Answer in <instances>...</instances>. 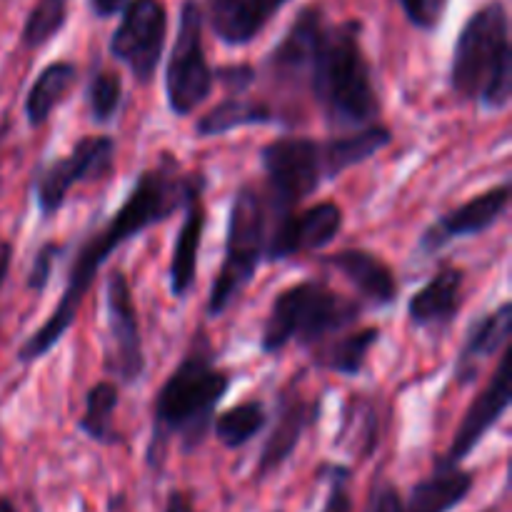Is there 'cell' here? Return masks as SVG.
<instances>
[{
    "label": "cell",
    "mask_w": 512,
    "mask_h": 512,
    "mask_svg": "<svg viewBox=\"0 0 512 512\" xmlns=\"http://www.w3.org/2000/svg\"><path fill=\"white\" fill-rule=\"evenodd\" d=\"M168 38V13L160 0H128L118 28L110 35V55L133 73L140 85L155 78Z\"/></svg>",
    "instance_id": "10"
},
{
    "label": "cell",
    "mask_w": 512,
    "mask_h": 512,
    "mask_svg": "<svg viewBox=\"0 0 512 512\" xmlns=\"http://www.w3.org/2000/svg\"><path fill=\"white\" fill-rule=\"evenodd\" d=\"M185 218L180 223L178 238H175L173 255H170V293L173 298L185 300L193 290L195 278H198V258L200 245H203L205 235V208L203 195L190 200L183 208Z\"/></svg>",
    "instance_id": "19"
},
{
    "label": "cell",
    "mask_w": 512,
    "mask_h": 512,
    "mask_svg": "<svg viewBox=\"0 0 512 512\" xmlns=\"http://www.w3.org/2000/svg\"><path fill=\"white\" fill-rule=\"evenodd\" d=\"M343 230V210L333 200H323L305 210L273 220L268 228V245H265V260L280 263V260L295 258V255L315 253L333 243Z\"/></svg>",
    "instance_id": "13"
},
{
    "label": "cell",
    "mask_w": 512,
    "mask_h": 512,
    "mask_svg": "<svg viewBox=\"0 0 512 512\" xmlns=\"http://www.w3.org/2000/svg\"><path fill=\"white\" fill-rule=\"evenodd\" d=\"M60 253H63V245L53 243V240L40 245L33 258V268L28 273V288L33 293H45V288L50 285V278H53L55 260L60 258Z\"/></svg>",
    "instance_id": "31"
},
{
    "label": "cell",
    "mask_w": 512,
    "mask_h": 512,
    "mask_svg": "<svg viewBox=\"0 0 512 512\" xmlns=\"http://www.w3.org/2000/svg\"><path fill=\"white\" fill-rule=\"evenodd\" d=\"M260 165H263L265 185H268V213L273 220L295 213L305 198L328 180V165H325L323 140L298 138L285 135L273 140L260 150Z\"/></svg>",
    "instance_id": "7"
},
{
    "label": "cell",
    "mask_w": 512,
    "mask_h": 512,
    "mask_svg": "<svg viewBox=\"0 0 512 512\" xmlns=\"http://www.w3.org/2000/svg\"><path fill=\"white\" fill-rule=\"evenodd\" d=\"M365 512H405V503L393 483L380 480V483H375V488L370 490L368 510Z\"/></svg>",
    "instance_id": "34"
},
{
    "label": "cell",
    "mask_w": 512,
    "mask_h": 512,
    "mask_svg": "<svg viewBox=\"0 0 512 512\" xmlns=\"http://www.w3.org/2000/svg\"><path fill=\"white\" fill-rule=\"evenodd\" d=\"M465 273L455 265H443L408 303V318L415 328H448L463 308Z\"/></svg>",
    "instance_id": "16"
},
{
    "label": "cell",
    "mask_w": 512,
    "mask_h": 512,
    "mask_svg": "<svg viewBox=\"0 0 512 512\" xmlns=\"http://www.w3.org/2000/svg\"><path fill=\"white\" fill-rule=\"evenodd\" d=\"M273 18L265 0H208V23L225 45H245Z\"/></svg>",
    "instance_id": "20"
},
{
    "label": "cell",
    "mask_w": 512,
    "mask_h": 512,
    "mask_svg": "<svg viewBox=\"0 0 512 512\" xmlns=\"http://www.w3.org/2000/svg\"><path fill=\"white\" fill-rule=\"evenodd\" d=\"M268 208L253 185H240L233 195L225 230V250L218 278L208 295V318H220L245 288L253 283L268 245Z\"/></svg>",
    "instance_id": "6"
},
{
    "label": "cell",
    "mask_w": 512,
    "mask_h": 512,
    "mask_svg": "<svg viewBox=\"0 0 512 512\" xmlns=\"http://www.w3.org/2000/svg\"><path fill=\"white\" fill-rule=\"evenodd\" d=\"M213 80H220L225 88L233 90V95H240L253 85L255 70L250 65H225V68L213 70Z\"/></svg>",
    "instance_id": "35"
},
{
    "label": "cell",
    "mask_w": 512,
    "mask_h": 512,
    "mask_svg": "<svg viewBox=\"0 0 512 512\" xmlns=\"http://www.w3.org/2000/svg\"><path fill=\"white\" fill-rule=\"evenodd\" d=\"M105 313H108V348H105V373L133 385L145 373L143 333H140L138 308L133 290L123 270H113L105 283Z\"/></svg>",
    "instance_id": "11"
},
{
    "label": "cell",
    "mask_w": 512,
    "mask_h": 512,
    "mask_svg": "<svg viewBox=\"0 0 512 512\" xmlns=\"http://www.w3.org/2000/svg\"><path fill=\"white\" fill-rule=\"evenodd\" d=\"M10 263H13V245L8 240H0V288H3L5 278L10 273Z\"/></svg>",
    "instance_id": "38"
},
{
    "label": "cell",
    "mask_w": 512,
    "mask_h": 512,
    "mask_svg": "<svg viewBox=\"0 0 512 512\" xmlns=\"http://www.w3.org/2000/svg\"><path fill=\"white\" fill-rule=\"evenodd\" d=\"M323 263L328 268L338 270L375 308H390L398 300V280H395V273L388 268V263H383L378 255L368 253V250H338V253L328 255Z\"/></svg>",
    "instance_id": "18"
},
{
    "label": "cell",
    "mask_w": 512,
    "mask_h": 512,
    "mask_svg": "<svg viewBox=\"0 0 512 512\" xmlns=\"http://www.w3.org/2000/svg\"><path fill=\"white\" fill-rule=\"evenodd\" d=\"M510 205V183H500L495 188L485 190V193L475 195L468 203L458 205L455 210L445 213L435 225H430L423 235H420L418 253L433 255L443 250L458 238H475L483 235L500 223Z\"/></svg>",
    "instance_id": "15"
},
{
    "label": "cell",
    "mask_w": 512,
    "mask_h": 512,
    "mask_svg": "<svg viewBox=\"0 0 512 512\" xmlns=\"http://www.w3.org/2000/svg\"><path fill=\"white\" fill-rule=\"evenodd\" d=\"M65 23H68V0H38L25 18L20 40L30 50L43 48L65 28Z\"/></svg>",
    "instance_id": "29"
},
{
    "label": "cell",
    "mask_w": 512,
    "mask_h": 512,
    "mask_svg": "<svg viewBox=\"0 0 512 512\" xmlns=\"http://www.w3.org/2000/svg\"><path fill=\"white\" fill-rule=\"evenodd\" d=\"M288 3V0H265V5H268V10H270V15H275L278 13L280 8H283V5Z\"/></svg>",
    "instance_id": "39"
},
{
    "label": "cell",
    "mask_w": 512,
    "mask_h": 512,
    "mask_svg": "<svg viewBox=\"0 0 512 512\" xmlns=\"http://www.w3.org/2000/svg\"><path fill=\"white\" fill-rule=\"evenodd\" d=\"M85 105L95 123H110L123 105V80L115 70H95L85 85Z\"/></svg>",
    "instance_id": "30"
},
{
    "label": "cell",
    "mask_w": 512,
    "mask_h": 512,
    "mask_svg": "<svg viewBox=\"0 0 512 512\" xmlns=\"http://www.w3.org/2000/svg\"><path fill=\"white\" fill-rule=\"evenodd\" d=\"M113 165L115 140L110 135H83L68 155L50 160L35 175V205L40 218H55L75 185L105 178L113 173Z\"/></svg>",
    "instance_id": "9"
},
{
    "label": "cell",
    "mask_w": 512,
    "mask_h": 512,
    "mask_svg": "<svg viewBox=\"0 0 512 512\" xmlns=\"http://www.w3.org/2000/svg\"><path fill=\"white\" fill-rule=\"evenodd\" d=\"M512 335V303L505 300L493 313L475 320L468 330L463 348H460L458 363H455V380L460 385L473 383L475 375L480 373L490 358L503 353L510 345Z\"/></svg>",
    "instance_id": "17"
},
{
    "label": "cell",
    "mask_w": 512,
    "mask_h": 512,
    "mask_svg": "<svg viewBox=\"0 0 512 512\" xmlns=\"http://www.w3.org/2000/svg\"><path fill=\"white\" fill-rule=\"evenodd\" d=\"M268 418V408L260 400H245V403L233 405L225 413H220L213 420L210 433H215L218 443L225 445L228 450H240L263 433Z\"/></svg>",
    "instance_id": "27"
},
{
    "label": "cell",
    "mask_w": 512,
    "mask_h": 512,
    "mask_svg": "<svg viewBox=\"0 0 512 512\" xmlns=\"http://www.w3.org/2000/svg\"><path fill=\"white\" fill-rule=\"evenodd\" d=\"M213 68L203 48V10L198 0H183L175 35L165 68V98L170 113L185 118L213 93Z\"/></svg>",
    "instance_id": "8"
},
{
    "label": "cell",
    "mask_w": 512,
    "mask_h": 512,
    "mask_svg": "<svg viewBox=\"0 0 512 512\" xmlns=\"http://www.w3.org/2000/svg\"><path fill=\"white\" fill-rule=\"evenodd\" d=\"M450 85L460 98L493 113L510 105V18L503 3L483 5L463 25L450 63Z\"/></svg>",
    "instance_id": "4"
},
{
    "label": "cell",
    "mask_w": 512,
    "mask_h": 512,
    "mask_svg": "<svg viewBox=\"0 0 512 512\" xmlns=\"http://www.w3.org/2000/svg\"><path fill=\"white\" fill-rule=\"evenodd\" d=\"M512 350L510 345L500 353L498 368H495L493 378L485 385L483 393L473 400V405L465 413L463 423H460L458 433H455L450 448L435 460V468H460L465 458L483 443L485 435L500 423L505 413H508L512 403Z\"/></svg>",
    "instance_id": "12"
},
{
    "label": "cell",
    "mask_w": 512,
    "mask_h": 512,
    "mask_svg": "<svg viewBox=\"0 0 512 512\" xmlns=\"http://www.w3.org/2000/svg\"><path fill=\"white\" fill-rule=\"evenodd\" d=\"M378 340V328L350 330L348 335H340L333 343L323 345L315 355V365L335 375H343V378H358L368 363V353Z\"/></svg>",
    "instance_id": "25"
},
{
    "label": "cell",
    "mask_w": 512,
    "mask_h": 512,
    "mask_svg": "<svg viewBox=\"0 0 512 512\" xmlns=\"http://www.w3.org/2000/svg\"><path fill=\"white\" fill-rule=\"evenodd\" d=\"M475 475L463 468H435L433 475L413 485L405 512H450L470 495Z\"/></svg>",
    "instance_id": "21"
},
{
    "label": "cell",
    "mask_w": 512,
    "mask_h": 512,
    "mask_svg": "<svg viewBox=\"0 0 512 512\" xmlns=\"http://www.w3.org/2000/svg\"><path fill=\"white\" fill-rule=\"evenodd\" d=\"M273 123H278V115H275L273 108H268L265 103H258V100L230 95V98L213 105L203 118H198V123H195V135H198V138H220V135L230 133V130L248 128V125Z\"/></svg>",
    "instance_id": "23"
},
{
    "label": "cell",
    "mask_w": 512,
    "mask_h": 512,
    "mask_svg": "<svg viewBox=\"0 0 512 512\" xmlns=\"http://www.w3.org/2000/svg\"><path fill=\"white\" fill-rule=\"evenodd\" d=\"M338 445L355 450L360 458H368L370 453H375V448H378V415H375L373 403L368 398L355 395L353 400H348Z\"/></svg>",
    "instance_id": "28"
},
{
    "label": "cell",
    "mask_w": 512,
    "mask_h": 512,
    "mask_svg": "<svg viewBox=\"0 0 512 512\" xmlns=\"http://www.w3.org/2000/svg\"><path fill=\"white\" fill-rule=\"evenodd\" d=\"M75 78H78V70L68 60H55L40 70L25 95V118H28L30 128H40L48 123L53 110L63 103L68 90L75 85Z\"/></svg>",
    "instance_id": "24"
},
{
    "label": "cell",
    "mask_w": 512,
    "mask_h": 512,
    "mask_svg": "<svg viewBox=\"0 0 512 512\" xmlns=\"http://www.w3.org/2000/svg\"><path fill=\"white\" fill-rule=\"evenodd\" d=\"M358 300L345 298L320 280H303L275 295L260 333V350L278 355L290 343L323 345L360 320Z\"/></svg>",
    "instance_id": "5"
},
{
    "label": "cell",
    "mask_w": 512,
    "mask_h": 512,
    "mask_svg": "<svg viewBox=\"0 0 512 512\" xmlns=\"http://www.w3.org/2000/svg\"><path fill=\"white\" fill-rule=\"evenodd\" d=\"M320 413L318 400H310L300 393L298 383H290L288 388L280 390L278 400H275L273 425L268 430L263 450H260L258 468H255V478L265 480L273 475L275 470L283 468L293 453L298 450L300 440L315 425Z\"/></svg>",
    "instance_id": "14"
},
{
    "label": "cell",
    "mask_w": 512,
    "mask_h": 512,
    "mask_svg": "<svg viewBox=\"0 0 512 512\" xmlns=\"http://www.w3.org/2000/svg\"><path fill=\"white\" fill-rule=\"evenodd\" d=\"M165 512H195L193 500L183 493V490H173L168 495V503H165Z\"/></svg>",
    "instance_id": "37"
},
{
    "label": "cell",
    "mask_w": 512,
    "mask_h": 512,
    "mask_svg": "<svg viewBox=\"0 0 512 512\" xmlns=\"http://www.w3.org/2000/svg\"><path fill=\"white\" fill-rule=\"evenodd\" d=\"M115 410H118V388L110 380H100L85 395V408L78 418V430L98 445H118L123 438L113 425Z\"/></svg>",
    "instance_id": "26"
},
{
    "label": "cell",
    "mask_w": 512,
    "mask_h": 512,
    "mask_svg": "<svg viewBox=\"0 0 512 512\" xmlns=\"http://www.w3.org/2000/svg\"><path fill=\"white\" fill-rule=\"evenodd\" d=\"M125 3H128V0H90V8H93V13L98 15V18H110V15H115L118 10H123Z\"/></svg>",
    "instance_id": "36"
},
{
    "label": "cell",
    "mask_w": 512,
    "mask_h": 512,
    "mask_svg": "<svg viewBox=\"0 0 512 512\" xmlns=\"http://www.w3.org/2000/svg\"><path fill=\"white\" fill-rule=\"evenodd\" d=\"M410 23L420 30H435L443 20L448 0H398Z\"/></svg>",
    "instance_id": "32"
},
{
    "label": "cell",
    "mask_w": 512,
    "mask_h": 512,
    "mask_svg": "<svg viewBox=\"0 0 512 512\" xmlns=\"http://www.w3.org/2000/svg\"><path fill=\"white\" fill-rule=\"evenodd\" d=\"M0 512H18V510H15L13 500H8V498H0Z\"/></svg>",
    "instance_id": "40"
},
{
    "label": "cell",
    "mask_w": 512,
    "mask_h": 512,
    "mask_svg": "<svg viewBox=\"0 0 512 512\" xmlns=\"http://www.w3.org/2000/svg\"><path fill=\"white\" fill-rule=\"evenodd\" d=\"M390 143H393V133L385 125H368V128H360L355 133L343 135V138L323 140L328 180H335L345 170L365 163L373 155H378L380 150L388 148Z\"/></svg>",
    "instance_id": "22"
},
{
    "label": "cell",
    "mask_w": 512,
    "mask_h": 512,
    "mask_svg": "<svg viewBox=\"0 0 512 512\" xmlns=\"http://www.w3.org/2000/svg\"><path fill=\"white\" fill-rule=\"evenodd\" d=\"M278 83L305 85L335 128H368L380 115L373 68L358 20L328 23L320 8H303L265 60Z\"/></svg>",
    "instance_id": "1"
},
{
    "label": "cell",
    "mask_w": 512,
    "mask_h": 512,
    "mask_svg": "<svg viewBox=\"0 0 512 512\" xmlns=\"http://www.w3.org/2000/svg\"><path fill=\"white\" fill-rule=\"evenodd\" d=\"M230 375L215 363L203 330L190 340L188 350L175 365L155 395L153 433L148 443V465L163 468L173 440H178L185 455L198 450L213 430L215 410L228 395Z\"/></svg>",
    "instance_id": "3"
},
{
    "label": "cell",
    "mask_w": 512,
    "mask_h": 512,
    "mask_svg": "<svg viewBox=\"0 0 512 512\" xmlns=\"http://www.w3.org/2000/svg\"><path fill=\"white\" fill-rule=\"evenodd\" d=\"M348 478L350 473L345 468H338V465L330 468V490L320 512H353V498H350Z\"/></svg>",
    "instance_id": "33"
},
{
    "label": "cell",
    "mask_w": 512,
    "mask_h": 512,
    "mask_svg": "<svg viewBox=\"0 0 512 512\" xmlns=\"http://www.w3.org/2000/svg\"><path fill=\"white\" fill-rule=\"evenodd\" d=\"M205 188H208V180L203 175L185 173L178 160L170 155H163L153 168H145L125 195L123 205L110 215L108 223L93 230L85 243L75 250L58 305L18 350L20 363H35L63 340V335L78 320L83 300L88 298V290L93 288L100 268L108 263V258L120 245L173 218V213L203 195Z\"/></svg>",
    "instance_id": "2"
}]
</instances>
